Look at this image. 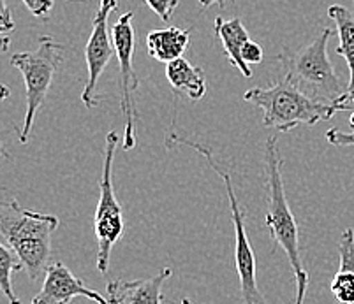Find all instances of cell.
<instances>
[{
  "label": "cell",
  "mask_w": 354,
  "mask_h": 304,
  "mask_svg": "<svg viewBox=\"0 0 354 304\" xmlns=\"http://www.w3.org/2000/svg\"><path fill=\"white\" fill-rule=\"evenodd\" d=\"M331 35V28H324L305 48L296 51L284 48L279 55V62L284 67V76H288L300 90L315 101L335 105L339 111H347L351 110V102L347 99L349 85H344L342 79L337 76L328 57Z\"/></svg>",
  "instance_id": "cell-1"
},
{
  "label": "cell",
  "mask_w": 354,
  "mask_h": 304,
  "mask_svg": "<svg viewBox=\"0 0 354 304\" xmlns=\"http://www.w3.org/2000/svg\"><path fill=\"white\" fill-rule=\"evenodd\" d=\"M57 229L59 219L55 214L27 210L16 199L0 206V234L20 257L30 280H39L50 267L51 238Z\"/></svg>",
  "instance_id": "cell-2"
},
{
  "label": "cell",
  "mask_w": 354,
  "mask_h": 304,
  "mask_svg": "<svg viewBox=\"0 0 354 304\" xmlns=\"http://www.w3.org/2000/svg\"><path fill=\"white\" fill-rule=\"evenodd\" d=\"M243 99L263 111V123L277 134H288L298 125H315L330 120L337 108L315 101L300 90L288 76L277 79L268 88H250Z\"/></svg>",
  "instance_id": "cell-3"
},
{
  "label": "cell",
  "mask_w": 354,
  "mask_h": 304,
  "mask_svg": "<svg viewBox=\"0 0 354 304\" xmlns=\"http://www.w3.org/2000/svg\"><path fill=\"white\" fill-rule=\"evenodd\" d=\"M166 146L167 148H173V146H189L194 152H198L199 155L205 156V160L208 162L212 171L221 176V180L224 181V187H226L227 199H230L231 222H233L234 227V264H236L238 280H240L241 304H268L265 296L261 294L259 285H257L256 254H254V248L249 241V236H247L245 214H243V210H241L240 203L236 199V192H234L233 178H231L230 171L221 168L217 160H215L212 150L207 145L199 143V141L196 143V141L189 139V137L169 134L166 139Z\"/></svg>",
  "instance_id": "cell-4"
},
{
  "label": "cell",
  "mask_w": 354,
  "mask_h": 304,
  "mask_svg": "<svg viewBox=\"0 0 354 304\" xmlns=\"http://www.w3.org/2000/svg\"><path fill=\"white\" fill-rule=\"evenodd\" d=\"M282 159L277 146V134L270 136L265 143V174H266V229L273 241L284 250L295 274L304 271L298 243V225L295 214L291 213L282 180Z\"/></svg>",
  "instance_id": "cell-5"
},
{
  "label": "cell",
  "mask_w": 354,
  "mask_h": 304,
  "mask_svg": "<svg viewBox=\"0 0 354 304\" xmlns=\"http://www.w3.org/2000/svg\"><path fill=\"white\" fill-rule=\"evenodd\" d=\"M62 62L64 46L50 35L39 37V46L35 51L15 53L11 57V65L24 74L25 88H27V113L20 132V143H27L30 137L35 114L43 105Z\"/></svg>",
  "instance_id": "cell-6"
},
{
  "label": "cell",
  "mask_w": 354,
  "mask_h": 304,
  "mask_svg": "<svg viewBox=\"0 0 354 304\" xmlns=\"http://www.w3.org/2000/svg\"><path fill=\"white\" fill-rule=\"evenodd\" d=\"M118 136L115 130H109L106 136L104 164L102 176L99 181V203L94 216V230L97 239V270L106 273L109 267L111 250L124 234V216H122V204L118 203L113 188V160L115 150L118 145Z\"/></svg>",
  "instance_id": "cell-7"
},
{
  "label": "cell",
  "mask_w": 354,
  "mask_h": 304,
  "mask_svg": "<svg viewBox=\"0 0 354 304\" xmlns=\"http://www.w3.org/2000/svg\"><path fill=\"white\" fill-rule=\"evenodd\" d=\"M134 12L127 11L117 20V23L111 28L115 44V55L118 60V72H120V108L125 120L124 132V150H133L136 146V121L140 113L136 110V99L134 94L140 88V79L134 72L133 59L134 50H136V34L133 27Z\"/></svg>",
  "instance_id": "cell-8"
},
{
  "label": "cell",
  "mask_w": 354,
  "mask_h": 304,
  "mask_svg": "<svg viewBox=\"0 0 354 304\" xmlns=\"http://www.w3.org/2000/svg\"><path fill=\"white\" fill-rule=\"evenodd\" d=\"M118 8V0H101L99 9L92 21V32H90L88 43L85 48L86 70H88V79L83 88L82 101L85 108H94L97 104L95 97V86L99 78L102 76L104 69L108 67L109 60L115 55V44L111 43V37L108 30L109 14Z\"/></svg>",
  "instance_id": "cell-9"
},
{
  "label": "cell",
  "mask_w": 354,
  "mask_h": 304,
  "mask_svg": "<svg viewBox=\"0 0 354 304\" xmlns=\"http://www.w3.org/2000/svg\"><path fill=\"white\" fill-rule=\"evenodd\" d=\"M74 297H86L95 304H109L104 296L88 289L64 262H51L44 273L43 287L30 304H69Z\"/></svg>",
  "instance_id": "cell-10"
},
{
  "label": "cell",
  "mask_w": 354,
  "mask_h": 304,
  "mask_svg": "<svg viewBox=\"0 0 354 304\" xmlns=\"http://www.w3.org/2000/svg\"><path fill=\"white\" fill-rule=\"evenodd\" d=\"M171 274V267H162L153 276L109 281L106 285V299L109 304H162V285Z\"/></svg>",
  "instance_id": "cell-11"
},
{
  "label": "cell",
  "mask_w": 354,
  "mask_h": 304,
  "mask_svg": "<svg viewBox=\"0 0 354 304\" xmlns=\"http://www.w3.org/2000/svg\"><path fill=\"white\" fill-rule=\"evenodd\" d=\"M214 32L217 35V39L222 43L224 55L227 57L231 65L240 70V74L243 78H252V69L241 59V51H243V46L250 41V37L240 18H233V20L215 18Z\"/></svg>",
  "instance_id": "cell-12"
},
{
  "label": "cell",
  "mask_w": 354,
  "mask_h": 304,
  "mask_svg": "<svg viewBox=\"0 0 354 304\" xmlns=\"http://www.w3.org/2000/svg\"><path fill=\"white\" fill-rule=\"evenodd\" d=\"M340 265L330 290L339 304H354V229H346L339 241Z\"/></svg>",
  "instance_id": "cell-13"
},
{
  "label": "cell",
  "mask_w": 354,
  "mask_h": 304,
  "mask_svg": "<svg viewBox=\"0 0 354 304\" xmlns=\"http://www.w3.org/2000/svg\"><path fill=\"white\" fill-rule=\"evenodd\" d=\"M166 78L175 94L187 95L192 102H198L207 94L205 70L192 65L189 60L178 59L166 65Z\"/></svg>",
  "instance_id": "cell-14"
},
{
  "label": "cell",
  "mask_w": 354,
  "mask_h": 304,
  "mask_svg": "<svg viewBox=\"0 0 354 304\" xmlns=\"http://www.w3.org/2000/svg\"><path fill=\"white\" fill-rule=\"evenodd\" d=\"M191 28L182 30L178 27H167L162 30H153L147 37L148 55L162 63H171L183 59V53L189 48Z\"/></svg>",
  "instance_id": "cell-15"
},
{
  "label": "cell",
  "mask_w": 354,
  "mask_h": 304,
  "mask_svg": "<svg viewBox=\"0 0 354 304\" xmlns=\"http://www.w3.org/2000/svg\"><path fill=\"white\" fill-rule=\"evenodd\" d=\"M328 16L337 25L340 44L337 48V55L344 57L349 67V88H347V99L354 104V14L346 6H330Z\"/></svg>",
  "instance_id": "cell-16"
},
{
  "label": "cell",
  "mask_w": 354,
  "mask_h": 304,
  "mask_svg": "<svg viewBox=\"0 0 354 304\" xmlns=\"http://www.w3.org/2000/svg\"><path fill=\"white\" fill-rule=\"evenodd\" d=\"M24 270L20 257L15 254V250L9 248L6 243L0 245V287L2 292L9 299V304H21V301L12 292V273Z\"/></svg>",
  "instance_id": "cell-17"
},
{
  "label": "cell",
  "mask_w": 354,
  "mask_h": 304,
  "mask_svg": "<svg viewBox=\"0 0 354 304\" xmlns=\"http://www.w3.org/2000/svg\"><path fill=\"white\" fill-rule=\"evenodd\" d=\"M12 32H15V20H12L8 0H0V39H2V51L9 50V43H11L9 35Z\"/></svg>",
  "instance_id": "cell-18"
},
{
  "label": "cell",
  "mask_w": 354,
  "mask_h": 304,
  "mask_svg": "<svg viewBox=\"0 0 354 304\" xmlns=\"http://www.w3.org/2000/svg\"><path fill=\"white\" fill-rule=\"evenodd\" d=\"M147 6L159 16L164 23H171L173 12H175L176 6H178L180 0H145Z\"/></svg>",
  "instance_id": "cell-19"
},
{
  "label": "cell",
  "mask_w": 354,
  "mask_h": 304,
  "mask_svg": "<svg viewBox=\"0 0 354 304\" xmlns=\"http://www.w3.org/2000/svg\"><path fill=\"white\" fill-rule=\"evenodd\" d=\"M25 4V8L39 20L46 21L50 18L51 11H53L55 0H21Z\"/></svg>",
  "instance_id": "cell-20"
},
{
  "label": "cell",
  "mask_w": 354,
  "mask_h": 304,
  "mask_svg": "<svg viewBox=\"0 0 354 304\" xmlns=\"http://www.w3.org/2000/svg\"><path fill=\"white\" fill-rule=\"evenodd\" d=\"M241 59L247 65H257V63L263 62V48L259 46L254 41H249V43L243 46V51H241Z\"/></svg>",
  "instance_id": "cell-21"
},
{
  "label": "cell",
  "mask_w": 354,
  "mask_h": 304,
  "mask_svg": "<svg viewBox=\"0 0 354 304\" xmlns=\"http://www.w3.org/2000/svg\"><path fill=\"white\" fill-rule=\"evenodd\" d=\"M326 141L333 146H340V148H347V146H354V130L351 134L342 132L339 129H330L326 132Z\"/></svg>",
  "instance_id": "cell-22"
},
{
  "label": "cell",
  "mask_w": 354,
  "mask_h": 304,
  "mask_svg": "<svg viewBox=\"0 0 354 304\" xmlns=\"http://www.w3.org/2000/svg\"><path fill=\"white\" fill-rule=\"evenodd\" d=\"M296 276V287H298V290H296V299H295V304H304L305 303V296H307V289H308V274L307 271H301V273L295 274Z\"/></svg>",
  "instance_id": "cell-23"
},
{
  "label": "cell",
  "mask_w": 354,
  "mask_h": 304,
  "mask_svg": "<svg viewBox=\"0 0 354 304\" xmlns=\"http://www.w3.org/2000/svg\"><path fill=\"white\" fill-rule=\"evenodd\" d=\"M201 2V8H208L212 4H217L218 8H224L226 6V0H199Z\"/></svg>",
  "instance_id": "cell-24"
},
{
  "label": "cell",
  "mask_w": 354,
  "mask_h": 304,
  "mask_svg": "<svg viewBox=\"0 0 354 304\" xmlns=\"http://www.w3.org/2000/svg\"><path fill=\"white\" fill-rule=\"evenodd\" d=\"M180 304H192V303H191V301L187 299V297H183V299L180 301Z\"/></svg>",
  "instance_id": "cell-25"
},
{
  "label": "cell",
  "mask_w": 354,
  "mask_h": 304,
  "mask_svg": "<svg viewBox=\"0 0 354 304\" xmlns=\"http://www.w3.org/2000/svg\"><path fill=\"white\" fill-rule=\"evenodd\" d=\"M349 123H351V127H353V129H354V113H353V116H351Z\"/></svg>",
  "instance_id": "cell-26"
},
{
  "label": "cell",
  "mask_w": 354,
  "mask_h": 304,
  "mask_svg": "<svg viewBox=\"0 0 354 304\" xmlns=\"http://www.w3.org/2000/svg\"><path fill=\"white\" fill-rule=\"evenodd\" d=\"M353 2H354V0H353Z\"/></svg>",
  "instance_id": "cell-27"
}]
</instances>
